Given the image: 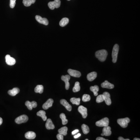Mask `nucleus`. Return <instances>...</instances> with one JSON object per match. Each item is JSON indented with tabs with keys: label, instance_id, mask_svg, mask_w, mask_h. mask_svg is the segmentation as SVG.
<instances>
[{
	"label": "nucleus",
	"instance_id": "obj_1",
	"mask_svg": "<svg viewBox=\"0 0 140 140\" xmlns=\"http://www.w3.org/2000/svg\"><path fill=\"white\" fill-rule=\"evenodd\" d=\"M108 53L105 50H102L97 51L95 53L96 57L99 59L100 61H105L107 58Z\"/></svg>",
	"mask_w": 140,
	"mask_h": 140
},
{
	"label": "nucleus",
	"instance_id": "obj_2",
	"mask_svg": "<svg viewBox=\"0 0 140 140\" xmlns=\"http://www.w3.org/2000/svg\"><path fill=\"white\" fill-rule=\"evenodd\" d=\"M119 50V46L118 44H116L113 47L112 51V62L115 63L117 62L118 52Z\"/></svg>",
	"mask_w": 140,
	"mask_h": 140
},
{
	"label": "nucleus",
	"instance_id": "obj_3",
	"mask_svg": "<svg viewBox=\"0 0 140 140\" xmlns=\"http://www.w3.org/2000/svg\"><path fill=\"white\" fill-rule=\"evenodd\" d=\"M130 122V119L129 118L119 119L117 120L118 123L123 128L127 127Z\"/></svg>",
	"mask_w": 140,
	"mask_h": 140
},
{
	"label": "nucleus",
	"instance_id": "obj_4",
	"mask_svg": "<svg viewBox=\"0 0 140 140\" xmlns=\"http://www.w3.org/2000/svg\"><path fill=\"white\" fill-rule=\"evenodd\" d=\"M60 0H55L54 1L50 2L48 3V6L50 9L53 10L55 8H58L60 6Z\"/></svg>",
	"mask_w": 140,
	"mask_h": 140
},
{
	"label": "nucleus",
	"instance_id": "obj_5",
	"mask_svg": "<svg viewBox=\"0 0 140 140\" xmlns=\"http://www.w3.org/2000/svg\"><path fill=\"white\" fill-rule=\"evenodd\" d=\"M109 119L107 118H104L96 122V125L98 127H104L109 125Z\"/></svg>",
	"mask_w": 140,
	"mask_h": 140
},
{
	"label": "nucleus",
	"instance_id": "obj_6",
	"mask_svg": "<svg viewBox=\"0 0 140 140\" xmlns=\"http://www.w3.org/2000/svg\"><path fill=\"white\" fill-rule=\"evenodd\" d=\"M28 118L27 116L26 115H22L17 118L15 120V121L17 124H20L22 123L27 122L28 121Z\"/></svg>",
	"mask_w": 140,
	"mask_h": 140
},
{
	"label": "nucleus",
	"instance_id": "obj_7",
	"mask_svg": "<svg viewBox=\"0 0 140 140\" xmlns=\"http://www.w3.org/2000/svg\"><path fill=\"white\" fill-rule=\"evenodd\" d=\"M71 78V76L69 75H66L65 76H62L61 77L62 80L65 83V89L68 90L69 88L70 83L69 81Z\"/></svg>",
	"mask_w": 140,
	"mask_h": 140
},
{
	"label": "nucleus",
	"instance_id": "obj_8",
	"mask_svg": "<svg viewBox=\"0 0 140 140\" xmlns=\"http://www.w3.org/2000/svg\"><path fill=\"white\" fill-rule=\"evenodd\" d=\"M35 19L39 23L43 24L45 25H48L49 24V22L46 18H42L40 16L36 15L35 17Z\"/></svg>",
	"mask_w": 140,
	"mask_h": 140
},
{
	"label": "nucleus",
	"instance_id": "obj_9",
	"mask_svg": "<svg viewBox=\"0 0 140 140\" xmlns=\"http://www.w3.org/2000/svg\"><path fill=\"white\" fill-rule=\"evenodd\" d=\"M78 111L82 115L83 118H86L87 116V109L83 106H80L78 109Z\"/></svg>",
	"mask_w": 140,
	"mask_h": 140
},
{
	"label": "nucleus",
	"instance_id": "obj_10",
	"mask_svg": "<svg viewBox=\"0 0 140 140\" xmlns=\"http://www.w3.org/2000/svg\"><path fill=\"white\" fill-rule=\"evenodd\" d=\"M112 133L111 128L108 126L104 127L103 129L102 133L101 134L102 136H109L111 135Z\"/></svg>",
	"mask_w": 140,
	"mask_h": 140
},
{
	"label": "nucleus",
	"instance_id": "obj_11",
	"mask_svg": "<svg viewBox=\"0 0 140 140\" xmlns=\"http://www.w3.org/2000/svg\"><path fill=\"white\" fill-rule=\"evenodd\" d=\"M67 72L70 76L76 77V78H79L81 77V73L79 71L71 69H69L68 70Z\"/></svg>",
	"mask_w": 140,
	"mask_h": 140
},
{
	"label": "nucleus",
	"instance_id": "obj_12",
	"mask_svg": "<svg viewBox=\"0 0 140 140\" xmlns=\"http://www.w3.org/2000/svg\"><path fill=\"white\" fill-rule=\"evenodd\" d=\"M104 97V101H105L106 104L108 106H110L111 104V101L110 98V95L107 92H104L103 94Z\"/></svg>",
	"mask_w": 140,
	"mask_h": 140
},
{
	"label": "nucleus",
	"instance_id": "obj_13",
	"mask_svg": "<svg viewBox=\"0 0 140 140\" xmlns=\"http://www.w3.org/2000/svg\"><path fill=\"white\" fill-rule=\"evenodd\" d=\"M6 62L8 65H13L16 63V60L15 58L11 57L10 55H7L5 57Z\"/></svg>",
	"mask_w": 140,
	"mask_h": 140
},
{
	"label": "nucleus",
	"instance_id": "obj_14",
	"mask_svg": "<svg viewBox=\"0 0 140 140\" xmlns=\"http://www.w3.org/2000/svg\"><path fill=\"white\" fill-rule=\"evenodd\" d=\"M25 105L29 110H32V108L36 107L37 106V103L35 101L30 102L29 101H27L25 103Z\"/></svg>",
	"mask_w": 140,
	"mask_h": 140
},
{
	"label": "nucleus",
	"instance_id": "obj_15",
	"mask_svg": "<svg viewBox=\"0 0 140 140\" xmlns=\"http://www.w3.org/2000/svg\"><path fill=\"white\" fill-rule=\"evenodd\" d=\"M54 102L53 99H50L47 101L43 106V108L45 110L48 109L49 107H52L53 103Z\"/></svg>",
	"mask_w": 140,
	"mask_h": 140
},
{
	"label": "nucleus",
	"instance_id": "obj_16",
	"mask_svg": "<svg viewBox=\"0 0 140 140\" xmlns=\"http://www.w3.org/2000/svg\"><path fill=\"white\" fill-rule=\"evenodd\" d=\"M101 87L103 88H106L107 89H112L114 88V85L111 84L107 81H105L101 84Z\"/></svg>",
	"mask_w": 140,
	"mask_h": 140
},
{
	"label": "nucleus",
	"instance_id": "obj_17",
	"mask_svg": "<svg viewBox=\"0 0 140 140\" xmlns=\"http://www.w3.org/2000/svg\"><path fill=\"white\" fill-rule=\"evenodd\" d=\"M60 102L62 105L64 106L67 110L69 111H71L72 110V106L69 104L67 102L66 100L62 99L60 101Z\"/></svg>",
	"mask_w": 140,
	"mask_h": 140
},
{
	"label": "nucleus",
	"instance_id": "obj_18",
	"mask_svg": "<svg viewBox=\"0 0 140 140\" xmlns=\"http://www.w3.org/2000/svg\"><path fill=\"white\" fill-rule=\"evenodd\" d=\"M97 77V73L95 72H93L87 75V79L90 81H92L95 79Z\"/></svg>",
	"mask_w": 140,
	"mask_h": 140
},
{
	"label": "nucleus",
	"instance_id": "obj_19",
	"mask_svg": "<svg viewBox=\"0 0 140 140\" xmlns=\"http://www.w3.org/2000/svg\"><path fill=\"white\" fill-rule=\"evenodd\" d=\"M36 137V134L35 132L32 131L28 132L25 134V137L28 139H34Z\"/></svg>",
	"mask_w": 140,
	"mask_h": 140
},
{
	"label": "nucleus",
	"instance_id": "obj_20",
	"mask_svg": "<svg viewBox=\"0 0 140 140\" xmlns=\"http://www.w3.org/2000/svg\"><path fill=\"white\" fill-rule=\"evenodd\" d=\"M46 127L48 130L54 129H55V125L53 124L52 120L50 119H47L46 123Z\"/></svg>",
	"mask_w": 140,
	"mask_h": 140
},
{
	"label": "nucleus",
	"instance_id": "obj_21",
	"mask_svg": "<svg viewBox=\"0 0 140 140\" xmlns=\"http://www.w3.org/2000/svg\"><path fill=\"white\" fill-rule=\"evenodd\" d=\"M20 90L18 88H15L11 90H9L8 93L12 96H15L20 92Z\"/></svg>",
	"mask_w": 140,
	"mask_h": 140
},
{
	"label": "nucleus",
	"instance_id": "obj_22",
	"mask_svg": "<svg viewBox=\"0 0 140 140\" xmlns=\"http://www.w3.org/2000/svg\"><path fill=\"white\" fill-rule=\"evenodd\" d=\"M46 112L43 110H40L37 113V115L38 116H40L42 118L44 121L47 120V116H46Z\"/></svg>",
	"mask_w": 140,
	"mask_h": 140
},
{
	"label": "nucleus",
	"instance_id": "obj_23",
	"mask_svg": "<svg viewBox=\"0 0 140 140\" xmlns=\"http://www.w3.org/2000/svg\"><path fill=\"white\" fill-rule=\"evenodd\" d=\"M68 22H69V19L68 18H63L60 22L59 25L62 27H63L67 25Z\"/></svg>",
	"mask_w": 140,
	"mask_h": 140
},
{
	"label": "nucleus",
	"instance_id": "obj_24",
	"mask_svg": "<svg viewBox=\"0 0 140 140\" xmlns=\"http://www.w3.org/2000/svg\"><path fill=\"white\" fill-rule=\"evenodd\" d=\"M44 87L42 85H38L35 88V92L36 93H39L40 94L43 93V92Z\"/></svg>",
	"mask_w": 140,
	"mask_h": 140
},
{
	"label": "nucleus",
	"instance_id": "obj_25",
	"mask_svg": "<svg viewBox=\"0 0 140 140\" xmlns=\"http://www.w3.org/2000/svg\"><path fill=\"white\" fill-rule=\"evenodd\" d=\"M99 87L97 85H95L94 86H91L90 88V90L91 91L94 93V95L95 96L97 95L98 92L99 91Z\"/></svg>",
	"mask_w": 140,
	"mask_h": 140
},
{
	"label": "nucleus",
	"instance_id": "obj_26",
	"mask_svg": "<svg viewBox=\"0 0 140 140\" xmlns=\"http://www.w3.org/2000/svg\"><path fill=\"white\" fill-rule=\"evenodd\" d=\"M68 128L67 127H64L60 128L58 130V132L59 134H62L63 135H67V132Z\"/></svg>",
	"mask_w": 140,
	"mask_h": 140
},
{
	"label": "nucleus",
	"instance_id": "obj_27",
	"mask_svg": "<svg viewBox=\"0 0 140 140\" xmlns=\"http://www.w3.org/2000/svg\"><path fill=\"white\" fill-rule=\"evenodd\" d=\"M36 0H23V3L24 5L26 7H29L32 4H34Z\"/></svg>",
	"mask_w": 140,
	"mask_h": 140
},
{
	"label": "nucleus",
	"instance_id": "obj_28",
	"mask_svg": "<svg viewBox=\"0 0 140 140\" xmlns=\"http://www.w3.org/2000/svg\"><path fill=\"white\" fill-rule=\"evenodd\" d=\"M80 98H76L73 97L71 98L70 99V101L73 104H76L78 106L80 104Z\"/></svg>",
	"mask_w": 140,
	"mask_h": 140
},
{
	"label": "nucleus",
	"instance_id": "obj_29",
	"mask_svg": "<svg viewBox=\"0 0 140 140\" xmlns=\"http://www.w3.org/2000/svg\"><path fill=\"white\" fill-rule=\"evenodd\" d=\"M60 118L62 120V123L63 125L66 124L68 123V120L66 119V117L64 113H61L60 115Z\"/></svg>",
	"mask_w": 140,
	"mask_h": 140
},
{
	"label": "nucleus",
	"instance_id": "obj_30",
	"mask_svg": "<svg viewBox=\"0 0 140 140\" xmlns=\"http://www.w3.org/2000/svg\"><path fill=\"white\" fill-rule=\"evenodd\" d=\"M81 128H82L83 132L84 134H87L89 132V128L86 124H82Z\"/></svg>",
	"mask_w": 140,
	"mask_h": 140
},
{
	"label": "nucleus",
	"instance_id": "obj_31",
	"mask_svg": "<svg viewBox=\"0 0 140 140\" xmlns=\"http://www.w3.org/2000/svg\"><path fill=\"white\" fill-rule=\"evenodd\" d=\"M80 90V84L79 82H76L73 88V91L74 92H77Z\"/></svg>",
	"mask_w": 140,
	"mask_h": 140
},
{
	"label": "nucleus",
	"instance_id": "obj_32",
	"mask_svg": "<svg viewBox=\"0 0 140 140\" xmlns=\"http://www.w3.org/2000/svg\"><path fill=\"white\" fill-rule=\"evenodd\" d=\"M91 99L90 95L88 94H84L82 97V101L84 102L89 101Z\"/></svg>",
	"mask_w": 140,
	"mask_h": 140
},
{
	"label": "nucleus",
	"instance_id": "obj_33",
	"mask_svg": "<svg viewBox=\"0 0 140 140\" xmlns=\"http://www.w3.org/2000/svg\"><path fill=\"white\" fill-rule=\"evenodd\" d=\"M104 101V97L102 95H100L98 96L96 99V102L98 103L102 102Z\"/></svg>",
	"mask_w": 140,
	"mask_h": 140
},
{
	"label": "nucleus",
	"instance_id": "obj_34",
	"mask_svg": "<svg viewBox=\"0 0 140 140\" xmlns=\"http://www.w3.org/2000/svg\"><path fill=\"white\" fill-rule=\"evenodd\" d=\"M16 0H10V7L11 8H13L15 7L16 5Z\"/></svg>",
	"mask_w": 140,
	"mask_h": 140
},
{
	"label": "nucleus",
	"instance_id": "obj_35",
	"mask_svg": "<svg viewBox=\"0 0 140 140\" xmlns=\"http://www.w3.org/2000/svg\"><path fill=\"white\" fill-rule=\"evenodd\" d=\"M56 137L57 139L58 140H63V135L62 134H58L56 135Z\"/></svg>",
	"mask_w": 140,
	"mask_h": 140
},
{
	"label": "nucleus",
	"instance_id": "obj_36",
	"mask_svg": "<svg viewBox=\"0 0 140 140\" xmlns=\"http://www.w3.org/2000/svg\"><path fill=\"white\" fill-rule=\"evenodd\" d=\"M79 131V130H78V129H76V130H74L72 132V135H75V134L78 132Z\"/></svg>",
	"mask_w": 140,
	"mask_h": 140
},
{
	"label": "nucleus",
	"instance_id": "obj_37",
	"mask_svg": "<svg viewBox=\"0 0 140 140\" xmlns=\"http://www.w3.org/2000/svg\"><path fill=\"white\" fill-rule=\"evenodd\" d=\"M107 140V139H106L103 137H98L96 138V140Z\"/></svg>",
	"mask_w": 140,
	"mask_h": 140
},
{
	"label": "nucleus",
	"instance_id": "obj_38",
	"mask_svg": "<svg viewBox=\"0 0 140 140\" xmlns=\"http://www.w3.org/2000/svg\"><path fill=\"white\" fill-rule=\"evenodd\" d=\"M81 135V134H78L77 135H75L74 136V139H77L79 137H80Z\"/></svg>",
	"mask_w": 140,
	"mask_h": 140
},
{
	"label": "nucleus",
	"instance_id": "obj_39",
	"mask_svg": "<svg viewBox=\"0 0 140 140\" xmlns=\"http://www.w3.org/2000/svg\"><path fill=\"white\" fill-rule=\"evenodd\" d=\"M119 140H130V139H124L123 137H119L118 139Z\"/></svg>",
	"mask_w": 140,
	"mask_h": 140
},
{
	"label": "nucleus",
	"instance_id": "obj_40",
	"mask_svg": "<svg viewBox=\"0 0 140 140\" xmlns=\"http://www.w3.org/2000/svg\"><path fill=\"white\" fill-rule=\"evenodd\" d=\"M2 122H3L2 119L0 117V125L2 124Z\"/></svg>",
	"mask_w": 140,
	"mask_h": 140
},
{
	"label": "nucleus",
	"instance_id": "obj_41",
	"mask_svg": "<svg viewBox=\"0 0 140 140\" xmlns=\"http://www.w3.org/2000/svg\"><path fill=\"white\" fill-rule=\"evenodd\" d=\"M140 139L139 138H135L134 139V140H140Z\"/></svg>",
	"mask_w": 140,
	"mask_h": 140
},
{
	"label": "nucleus",
	"instance_id": "obj_42",
	"mask_svg": "<svg viewBox=\"0 0 140 140\" xmlns=\"http://www.w3.org/2000/svg\"><path fill=\"white\" fill-rule=\"evenodd\" d=\"M85 140H88V139H85Z\"/></svg>",
	"mask_w": 140,
	"mask_h": 140
},
{
	"label": "nucleus",
	"instance_id": "obj_43",
	"mask_svg": "<svg viewBox=\"0 0 140 140\" xmlns=\"http://www.w3.org/2000/svg\"><path fill=\"white\" fill-rule=\"evenodd\" d=\"M68 0V1H70V0Z\"/></svg>",
	"mask_w": 140,
	"mask_h": 140
}]
</instances>
